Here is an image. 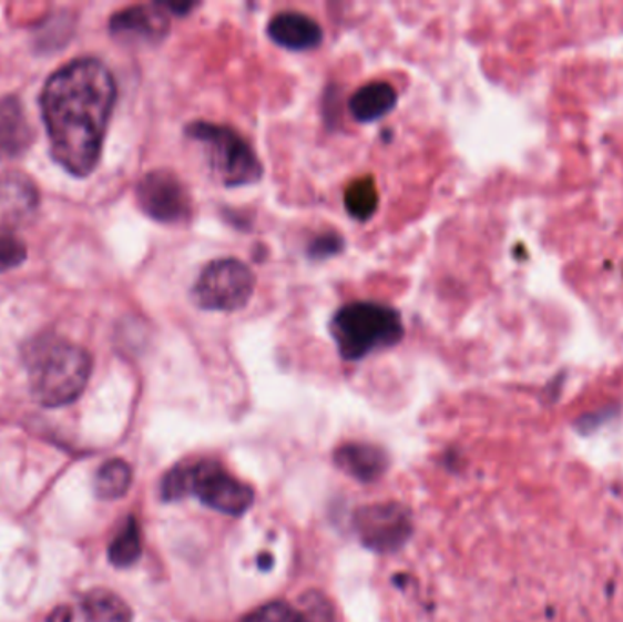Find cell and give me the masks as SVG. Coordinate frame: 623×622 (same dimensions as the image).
Wrapping results in <instances>:
<instances>
[{
    "mask_svg": "<svg viewBox=\"0 0 623 622\" xmlns=\"http://www.w3.org/2000/svg\"><path fill=\"white\" fill-rule=\"evenodd\" d=\"M168 16L163 4L132 6L112 17L110 31L119 39L161 42L168 35Z\"/></svg>",
    "mask_w": 623,
    "mask_h": 622,
    "instance_id": "9",
    "label": "cell"
},
{
    "mask_svg": "<svg viewBox=\"0 0 623 622\" xmlns=\"http://www.w3.org/2000/svg\"><path fill=\"white\" fill-rule=\"evenodd\" d=\"M33 130L16 95L0 99V160H16L30 149Z\"/></svg>",
    "mask_w": 623,
    "mask_h": 622,
    "instance_id": "11",
    "label": "cell"
},
{
    "mask_svg": "<svg viewBox=\"0 0 623 622\" xmlns=\"http://www.w3.org/2000/svg\"><path fill=\"white\" fill-rule=\"evenodd\" d=\"M268 37L277 47L290 52H308L323 42V30L316 19L299 13V11H285L277 13L268 22Z\"/></svg>",
    "mask_w": 623,
    "mask_h": 622,
    "instance_id": "10",
    "label": "cell"
},
{
    "mask_svg": "<svg viewBox=\"0 0 623 622\" xmlns=\"http://www.w3.org/2000/svg\"><path fill=\"white\" fill-rule=\"evenodd\" d=\"M296 612L302 622H336L334 618V608L327 596L321 592H307L299 596L297 601Z\"/></svg>",
    "mask_w": 623,
    "mask_h": 622,
    "instance_id": "18",
    "label": "cell"
},
{
    "mask_svg": "<svg viewBox=\"0 0 623 622\" xmlns=\"http://www.w3.org/2000/svg\"><path fill=\"white\" fill-rule=\"evenodd\" d=\"M139 206L159 223H181L190 220L194 203L183 181L170 170H154L139 181Z\"/></svg>",
    "mask_w": 623,
    "mask_h": 622,
    "instance_id": "8",
    "label": "cell"
},
{
    "mask_svg": "<svg viewBox=\"0 0 623 622\" xmlns=\"http://www.w3.org/2000/svg\"><path fill=\"white\" fill-rule=\"evenodd\" d=\"M256 276L246 263L225 257L208 263L192 287V299L210 313H235L251 302Z\"/></svg>",
    "mask_w": 623,
    "mask_h": 622,
    "instance_id": "6",
    "label": "cell"
},
{
    "mask_svg": "<svg viewBox=\"0 0 623 622\" xmlns=\"http://www.w3.org/2000/svg\"><path fill=\"white\" fill-rule=\"evenodd\" d=\"M27 254V245L19 237L0 232V274L19 267Z\"/></svg>",
    "mask_w": 623,
    "mask_h": 622,
    "instance_id": "19",
    "label": "cell"
},
{
    "mask_svg": "<svg viewBox=\"0 0 623 622\" xmlns=\"http://www.w3.org/2000/svg\"><path fill=\"white\" fill-rule=\"evenodd\" d=\"M354 528L367 550L394 553L412 536V517L398 502L364 506L354 513Z\"/></svg>",
    "mask_w": 623,
    "mask_h": 622,
    "instance_id": "7",
    "label": "cell"
},
{
    "mask_svg": "<svg viewBox=\"0 0 623 622\" xmlns=\"http://www.w3.org/2000/svg\"><path fill=\"white\" fill-rule=\"evenodd\" d=\"M132 468L121 458H112L99 468L93 489L99 499L118 500L129 493L132 486Z\"/></svg>",
    "mask_w": 623,
    "mask_h": 622,
    "instance_id": "16",
    "label": "cell"
},
{
    "mask_svg": "<svg viewBox=\"0 0 623 622\" xmlns=\"http://www.w3.org/2000/svg\"><path fill=\"white\" fill-rule=\"evenodd\" d=\"M184 134L203 144L212 174L228 188L254 185L261 180L263 165L256 150L231 126L194 121L184 129Z\"/></svg>",
    "mask_w": 623,
    "mask_h": 622,
    "instance_id": "5",
    "label": "cell"
},
{
    "mask_svg": "<svg viewBox=\"0 0 623 622\" xmlns=\"http://www.w3.org/2000/svg\"><path fill=\"white\" fill-rule=\"evenodd\" d=\"M115 99V79L98 59L68 62L48 79L42 115L53 160L70 174L84 177L98 166Z\"/></svg>",
    "mask_w": 623,
    "mask_h": 622,
    "instance_id": "1",
    "label": "cell"
},
{
    "mask_svg": "<svg viewBox=\"0 0 623 622\" xmlns=\"http://www.w3.org/2000/svg\"><path fill=\"white\" fill-rule=\"evenodd\" d=\"M343 251V239L338 234H321L308 245V257L312 259H328Z\"/></svg>",
    "mask_w": 623,
    "mask_h": 622,
    "instance_id": "21",
    "label": "cell"
},
{
    "mask_svg": "<svg viewBox=\"0 0 623 622\" xmlns=\"http://www.w3.org/2000/svg\"><path fill=\"white\" fill-rule=\"evenodd\" d=\"M81 612L84 622H132L129 604L108 590H93L82 596Z\"/></svg>",
    "mask_w": 623,
    "mask_h": 622,
    "instance_id": "14",
    "label": "cell"
},
{
    "mask_svg": "<svg viewBox=\"0 0 623 622\" xmlns=\"http://www.w3.org/2000/svg\"><path fill=\"white\" fill-rule=\"evenodd\" d=\"M611 418V412H594V415H585V417L580 418L576 422L578 432H583V435H589L593 432L594 429L602 426V424L607 422Z\"/></svg>",
    "mask_w": 623,
    "mask_h": 622,
    "instance_id": "22",
    "label": "cell"
},
{
    "mask_svg": "<svg viewBox=\"0 0 623 622\" xmlns=\"http://www.w3.org/2000/svg\"><path fill=\"white\" fill-rule=\"evenodd\" d=\"M31 392L44 407L78 400L92 375V356L64 339H39L28 350Z\"/></svg>",
    "mask_w": 623,
    "mask_h": 622,
    "instance_id": "2",
    "label": "cell"
},
{
    "mask_svg": "<svg viewBox=\"0 0 623 622\" xmlns=\"http://www.w3.org/2000/svg\"><path fill=\"white\" fill-rule=\"evenodd\" d=\"M245 622H302V619L297 615L296 608L283 602H270L252 613Z\"/></svg>",
    "mask_w": 623,
    "mask_h": 622,
    "instance_id": "20",
    "label": "cell"
},
{
    "mask_svg": "<svg viewBox=\"0 0 623 622\" xmlns=\"http://www.w3.org/2000/svg\"><path fill=\"white\" fill-rule=\"evenodd\" d=\"M328 330L345 361L364 360L376 350L389 349L405 335L401 314L378 302L343 305Z\"/></svg>",
    "mask_w": 623,
    "mask_h": 622,
    "instance_id": "3",
    "label": "cell"
},
{
    "mask_svg": "<svg viewBox=\"0 0 623 622\" xmlns=\"http://www.w3.org/2000/svg\"><path fill=\"white\" fill-rule=\"evenodd\" d=\"M143 555V536L135 517H129L108 545V559L118 568H130Z\"/></svg>",
    "mask_w": 623,
    "mask_h": 622,
    "instance_id": "15",
    "label": "cell"
},
{
    "mask_svg": "<svg viewBox=\"0 0 623 622\" xmlns=\"http://www.w3.org/2000/svg\"><path fill=\"white\" fill-rule=\"evenodd\" d=\"M378 188L372 177H361L350 183L345 192V208L359 222H367L378 211Z\"/></svg>",
    "mask_w": 623,
    "mask_h": 622,
    "instance_id": "17",
    "label": "cell"
},
{
    "mask_svg": "<svg viewBox=\"0 0 623 622\" xmlns=\"http://www.w3.org/2000/svg\"><path fill=\"white\" fill-rule=\"evenodd\" d=\"M194 494L203 504L219 513L239 517L254 504V489L235 479L214 460L183 463L170 469L161 482V497L168 502Z\"/></svg>",
    "mask_w": 623,
    "mask_h": 622,
    "instance_id": "4",
    "label": "cell"
},
{
    "mask_svg": "<svg viewBox=\"0 0 623 622\" xmlns=\"http://www.w3.org/2000/svg\"><path fill=\"white\" fill-rule=\"evenodd\" d=\"M398 104V92L392 84L372 81L359 88L348 101V110L358 123H374L389 115Z\"/></svg>",
    "mask_w": 623,
    "mask_h": 622,
    "instance_id": "13",
    "label": "cell"
},
{
    "mask_svg": "<svg viewBox=\"0 0 623 622\" xmlns=\"http://www.w3.org/2000/svg\"><path fill=\"white\" fill-rule=\"evenodd\" d=\"M334 462L343 473L359 482L381 479L389 469L387 452L370 443H345L334 452Z\"/></svg>",
    "mask_w": 623,
    "mask_h": 622,
    "instance_id": "12",
    "label": "cell"
}]
</instances>
